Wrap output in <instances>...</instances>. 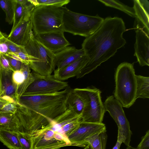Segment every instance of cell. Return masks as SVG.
<instances>
[{
    "label": "cell",
    "instance_id": "obj_27",
    "mask_svg": "<svg viewBox=\"0 0 149 149\" xmlns=\"http://www.w3.org/2000/svg\"><path fill=\"white\" fill-rule=\"evenodd\" d=\"M0 7L6 14V20L9 24L13 21L14 0H0Z\"/></svg>",
    "mask_w": 149,
    "mask_h": 149
},
{
    "label": "cell",
    "instance_id": "obj_24",
    "mask_svg": "<svg viewBox=\"0 0 149 149\" xmlns=\"http://www.w3.org/2000/svg\"><path fill=\"white\" fill-rule=\"evenodd\" d=\"M136 99L149 98V77L136 75Z\"/></svg>",
    "mask_w": 149,
    "mask_h": 149
},
{
    "label": "cell",
    "instance_id": "obj_31",
    "mask_svg": "<svg viewBox=\"0 0 149 149\" xmlns=\"http://www.w3.org/2000/svg\"><path fill=\"white\" fill-rule=\"evenodd\" d=\"M6 35L4 34V38L5 42L8 45L10 52L17 53L20 52H26L24 46L17 44L10 41L7 38Z\"/></svg>",
    "mask_w": 149,
    "mask_h": 149
},
{
    "label": "cell",
    "instance_id": "obj_16",
    "mask_svg": "<svg viewBox=\"0 0 149 149\" xmlns=\"http://www.w3.org/2000/svg\"><path fill=\"white\" fill-rule=\"evenodd\" d=\"M133 8L136 17L134 23L135 30L143 29L149 33V2L148 0H134Z\"/></svg>",
    "mask_w": 149,
    "mask_h": 149
},
{
    "label": "cell",
    "instance_id": "obj_4",
    "mask_svg": "<svg viewBox=\"0 0 149 149\" xmlns=\"http://www.w3.org/2000/svg\"><path fill=\"white\" fill-rule=\"evenodd\" d=\"M115 88L114 97L123 107L129 108L136 100V79L133 64L121 63L115 74Z\"/></svg>",
    "mask_w": 149,
    "mask_h": 149
},
{
    "label": "cell",
    "instance_id": "obj_36",
    "mask_svg": "<svg viewBox=\"0 0 149 149\" xmlns=\"http://www.w3.org/2000/svg\"><path fill=\"white\" fill-rule=\"evenodd\" d=\"M3 35V33L0 30V38L2 37ZM1 54H0V94L2 92V75L1 71L0 63H1Z\"/></svg>",
    "mask_w": 149,
    "mask_h": 149
},
{
    "label": "cell",
    "instance_id": "obj_5",
    "mask_svg": "<svg viewBox=\"0 0 149 149\" xmlns=\"http://www.w3.org/2000/svg\"><path fill=\"white\" fill-rule=\"evenodd\" d=\"M63 13L62 7L42 5L34 6L31 11L30 18L34 35L63 30Z\"/></svg>",
    "mask_w": 149,
    "mask_h": 149
},
{
    "label": "cell",
    "instance_id": "obj_9",
    "mask_svg": "<svg viewBox=\"0 0 149 149\" xmlns=\"http://www.w3.org/2000/svg\"><path fill=\"white\" fill-rule=\"evenodd\" d=\"M84 89L88 95L89 101L82 113L81 121L91 123H102L106 110L102 101L100 91L94 88Z\"/></svg>",
    "mask_w": 149,
    "mask_h": 149
},
{
    "label": "cell",
    "instance_id": "obj_29",
    "mask_svg": "<svg viewBox=\"0 0 149 149\" xmlns=\"http://www.w3.org/2000/svg\"><path fill=\"white\" fill-rule=\"evenodd\" d=\"M15 88L12 81L7 78L2 81V90L0 95H6L15 98ZM16 100V99H15Z\"/></svg>",
    "mask_w": 149,
    "mask_h": 149
},
{
    "label": "cell",
    "instance_id": "obj_33",
    "mask_svg": "<svg viewBox=\"0 0 149 149\" xmlns=\"http://www.w3.org/2000/svg\"><path fill=\"white\" fill-rule=\"evenodd\" d=\"M137 149H149V130L146 132L144 136L142 138L141 141L137 148Z\"/></svg>",
    "mask_w": 149,
    "mask_h": 149
},
{
    "label": "cell",
    "instance_id": "obj_28",
    "mask_svg": "<svg viewBox=\"0 0 149 149\" xmlns=\"http://www.w3.org/2000/svg\"><path fill=\"white\" fill-rule=\"evenodd\" d=\"M31 3L34 5L51 6L59 7H61L64 5L68 3L70 0H30Z\"/></svg>",
    "mask_w": 149,
    "mask_h": 149
},
{
    "label": "cell",
    "instance_id": "obj_35",
    "mask_svg": "<svg viewBox=\"0 0 149 149\" xmlns=\"http://www.w3.org/2000/svg\"><path fill=\"white\" fill-rule=\"evenodd\" d=\"M10 52L7 44L5 42L4 34L0 38V54L5 55Z\"/></svg>",
    "mask_w": 149,
    "mask_h": 149
},
{
    "label": "cell",
    "instance_id": "obj_18",
    "mask_svg": "<svg viewBox=\"0 0 149 149\" xmlns=\"http://www.w3.org/2000/svg\"><path fill=\"white\" fill-rule=\"evenodd\" d=\"M33 33L30 20L24 21L11 30L7 38L18 45L24 46L29 41Z\"/></svg>",
    "mask_w": 149,
    "mask_h": 149
},
{
    "label": "cell",
    "instance_id": "obj_38",
    "mask_svg": "<svg viewBox=\"0 0 149 149\" xmlns=\"http://www.w3.org/2000/svg\"><path fill=\"white\" fill-rule=\"evenodd\" d=\"M84 149H93L91 145L88 143L84 148Z\"/></svg>",
    "mask_w": 149,
    "mask_h": 149
},
{
    "label": "cell",
    "instance_id": "obj_3",
    "mask_svg": "<svg viewBox=\"0 0 149 149\" xmlns=\"http://www.w3.org/2000/svg\"><path fill=\"white\" fill-rule=\"evenodd\" d=\"M81 116L68 107L44 127L26 136L30 141L32 149H59L73 146L68 136L80 124Z\"/></svg>",
    "mask_w": 149,
    "mask_h": 149
},
{
    "label": "cell",
    "instance_id": "obj_2",
    "mask_svg": "<svg viewBox=\"0 0 149 149\" xmlns=\"http://www.w3.org/2000/svg\"><path fill=\"white\" fill-rule=\"evenodd\" d=\"M125 28L121 18L108 17L104 19L100 27L86 38L82 44V49L89 60L77 79L81 78L95 69L124 46L126 41L123 34Z\"/></svg>",
    "mask_w": 149,
    "mask_h": 149
},
{
    "label": "cell",
    "instance_id": "obj_19",
    "mask_svg": "<svg viewBox=\"0 0 149 149\" xmlns=\"http://www.w3.org/2000/svg\"><path fill=\"white\" fill-rule=\"evenodd\" d=\"M89 101L88 95L84 88L72 89L67 100V107L82 116Z\"/></svg>",
    "mask_w": 149,
    "mask_h": 149
},
{
    "label": "cell",
    "instance_id": "obj_25",
    "mask_svg": "<svg viewBox=\"0 0 149 149\" xmlns=\"http://www.w3.org/2000/svg\"><path fill=\"white\" fill-rule=\"evenodd\" d=\"M19 102L13 97L6 95H0V109L16 113Z\"/></svg>",
    "mask_w": 149,
    "mask_h": 149
},
{
    "label": "cell",
    "instance_id": "obj_39",
    "mask_svg": "<svg viewBox=\"0 0 149 149\" xmlns=\"http://www.w3.org/2000/svg\"><path fill=\"white\" fill-rule=\"evenodd\" d=\"M126 149H137V148H135L132 147L130 145L129 146H127V148Z\"/></svg>",
    "mask_w": 149,
    "mask_h": 149
},
{
    "label": "cell",
    "instance_id": "obj_10",
    "mask_svg": "<svg viewBox=\"0 0 149 149\" xmlns=\"http://www.w3.org/2000/svg\"><path fill=\"white\" fill-rule=\"evenodd\" d=\"M33 81L24 94L35 95L53 93L64 90L69 87L68 83L55 78L53 75L42 76L33 72Z\"/></svg>",
    "mask_w": 149,
    "mask_h": 149
},
{
    "label": "cell",
    "instance_id": "obj_26",
    "mask_svg": "<svg viewBox=\"0 0 149 149\" xmlns=\"http://www.w3.org/2000/svg\"><path fill=\"white\" fill-rule=\"evenodd\" d=\"M98 1L106 6L119 10L133 17H136L135 11L133 7H130L118 0H98Z\"/></svg>",
    "mask_w": 149,
    "mask_h": 149
},
{
    "label": "cell",
    "instance_id": "obj_1",
    "mask_svg": "<svg viewBox=\"0 0 149 149\" xmlns=\"http://www.w3.org/2000/svg\"><path fill=\"white\" fill-rule=\"evenodd\" d=\"M72 89L70 87L51 93L23 94L16 114L19 120V132L26 136L48 125L68 108L67 102Z\"/></svg>",
    "mask_w": 149,
    "mask_h": 149
},
{
    "label": "cell",
    "instance_id": "obj_14",
    "mask_svg": "<svg viewBox=\"0 0 149 149\" xmlns=\"http://www.w3.org/2000/svg\"><path fill=\"white\" fill-rule=\"evenodd\" d=\"M135 30L134 56L141 66L149 65V33L143 29Z\"/></svg>",
    "mask_w": 149,
    "mask_h": 149
},
{
    "label": "cell",
    "instance_id": "obj_13",
    "mask_svg": "<svg viewBox=\"0 0 149 149\" xmlns=\"http://www.w3.org/2000/svg\"><path fill=\"white\" fill-rule=\"evenodd\" d=\"M34 80L29 65L22 63L20 70H15L12 72L11 81L15 88L17 101L19 102L21 96Z\"/></svg>",
    "mask_w": 149,
    "mask_h": 149
},
{
    "label": "cell",
    "instance_id": "obj_23",
    "mask_svg": "<svg viewBox=\"0 0 149 149\" xmlns=\"http://www.w3.org/2000/svg\"><path fill=\"white\" fill-rule=\"evenodd\" d=\"M107 139L106 130L96 133L86 139L88 145L90 144L93 149H106Z\"/></svg>",
    "mask_w": 149,
    "mask_h": 149
},
{
    "label": "cell",
    "instance_id": "obj_22",
    "mask_svg": "<svg viewBox=\"0 0 149 149\" xmlns=\"http://www.w3.org/2000/svg\"><path fill=\"white\" fill-rule=\"evenodd\" d=\"M0 141L9 149H23L17 132L6 130H0Z\"/></svg>",
    "mask_w": 149,
    "mask_h": 149
},
{
    "label": "cell",
    "instance_id": "obj_8",
    "mask_svg": "<svg viewBox=\"0 0 149 149\" xmlns=\"http://www.w3.org/2000/svg\"><path fill=\"white\" fill-rule=\"evenodd\" d=\"M106 111H108L118 127L117 141L130 146L132 132L120 103L113 95L108 97L104 104Z\"/></svg>",
    "mask_w": 149,
    "mask_h": 149
},
{
    "label": "cell",
    "instance_id": "obj_11",
    "mask_svg": "<svg viewBox=\"0 0 149 149\" xmlns=\"http://www.w3.org/2000/svg\"><path fill=\"white\" fill-rule=\"evenodd\" d=\"M106 130L105 125L82 122L77 129L68 136L73 146L84 147L87 145L85 140L87 138L103 131Z\"/></svg>",
    "mask_w": 149,
    "mask_h": 149
},
{
    "label": "cell",
    "instance_id": "obj_21",
    "mask_svg": "<svg viewBox=\"0 0 149 149\" xmlns=\"http://www.w3.org/2000/svg\"><path fill=\"white\" fill-rule=\"evenodd\" d=\"M20 128L19 120L16 113L0 109V130L17 132Z\"/></svg>",
    "mask_w": 149,
    "mask_h": 149
},
{
    "label": "cell",
    "instance_id": "obj_6",
    "mask_svg": "<svg viewBox=\"0 0 149 149\" xmlns=\"http://www.w3.org/2000/svg\"><path fill=\"white\" fill-rule=\"evenodd\" d=\"M62 8L63 30L74 35L86 38L93 33L104 20L97 14L90 16L73 12L66 7Z\"/></svg>",
    "mask_w": 149,
    "mask_h": 149
},
{
    "label": "cell",
    "instance_id": "obj_34",
    "mask_svg": "<svg viewBox=\"0 0 149 149\" xmlns=\"http://www.w3.org/2000/svg\"><path fill=\"white\" fill-rule=\"evenodd\" d=\"M4 56L8 60L10 65L14 71L20 70L23 63L9 56Z\"/></svg>",
    "mask_w": 149,
    "mask_h": 149
},
{
    "label": "cell",
    "instance_id": "obj_37",
    "mask_svg": "<svg viewBox=\"0 0 149 149\" xmlns=\"http://www.w3.org/2000/svg\"><path fill=\"white\" fill-rule=\"evenodd\" d=\"M122 143V142L117 141L116 145L113 147L112 149H119Z\"/></svg>",
    "mask_w": 149,
    "mask_h": 149
},
{
    "label": "cell",
    "instance_id": "obj_12",
    "mask_svg": "<svg viewBox=\"0 0 149 149\" xmlns=\"http://www.w3.org/2000/svg\"><path fill=\"white\" fill-rule=\"evenodd\" d=\"M64 32L63 30H58L34 36L43 45L54 54L70 45L65 38Z\"/></svg>",
    "mask_w": 149,
    "mask_h": 149
},
{
    "label": "cell",
    "instance_id": "obj_17",
    "mask_svg": "<svg viewBox=\"0 0 149 149\" xmlns=\"http://www.w3.org/2000/svg\"><path fill=\"white\" fill-rule=\"evenodd\" d=\"M89 60L85 55L73 63L60 69H55L53 74L56 79L64 81L77 77Z\"/></svg>",
    "mask_w": 149,
    "mask_h": 149
},
{
    "label": "cell",
    "instance_id": "obj_15",
    "mask_svg": "<svg viewBox=\"0 0 149 149\" xmlns=\"http://www.w3.org/2000/svg\"><path fill=\"white\" fill-rule=\"evenodd\" d=\"M85 55L83 50L68 46L54 54V63L56 69L63 68Z\"/></svg>",
    "mask_w": 149,
    "mask_h": 149
},
{
    "label": "cell",
    "instance_id": "obj_32",
    "mask_svg": "<svg viewBox=\"0 0 149 149\" xmlns=\"http://www.w3.org/2000/svg\"><path fill=\"white\" fill-rule=\"evenodd\" d=\"M18 137L23 149H32L31 142L29 139L22 133L17 132Z\"/></svg>",
    "mask_w": 149,
    "mask_h": 149
},
{
    "label": "cell",
    "instance_id": "obj_7",
    "mask_svg": "<svg viewBox=\"0 0 149 149\" xmlns=\"http://www.w3.org/2000/svg\"><path fill=\"white\" fill-rule=\"evenodd\" d=\"M31 57L29 65L33 72L42 76L52 74L55 69L54 54L43 45L36 38L33 33L24 46Z\"/></svg>",
    "mask_w": 149,
    "mask_h": 149
},
{
    "label": "cell",
    "instance_id": "obj_30",
    "mask_svg": "<svg viewBox=\"0 0 149 149\" xmlns=\"http://www.w3.org/2000/svg\"><path fill=\"white\" fill-rule=\"evenodd\" d=\"M0 67L2 75L7 77L9 76L14 70L10 65L8 60L4 55H1Z\"/></svg>",
    "mask_w": 149,
    "mask_h": 149
},
{
    "label": "cell",
    "instance_id": "obj_20",
    "mask_svg": "<svg viewBox=\"0 0 149 149\" xmlns=\"http://www.w3.org/2000/svg\"><path fill=\"white\" fill-rule=\"evenodd\" d=\"M35 6L30 0H14L13 29L19 23L30 19L31 11Z\"/></svg>",
    "mask_w": 149,
    "mask_h": 149
}]
</instances>
